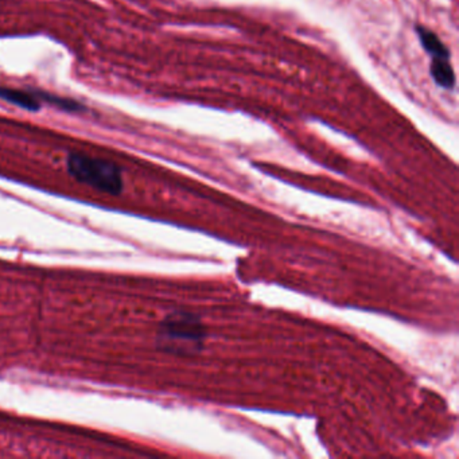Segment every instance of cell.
<instances>
[{
    "label": "cell",
    "instance_id": "6da1fadb",
    "mask_svg": "<svg viewBox=\"0 0 459 459\" xmlns=\"http://www.w3.org/2000/svg\"><path fill=\"white\" fill-rule=\"evenodd\" d=\"M205 340L206 327L201 317L183 310L166 315L156 331L158 349L179 357L198 354L204 349Z\"/></svg>",
    "mask_w": 459,
    "mask_h": 459
},
{
    "label": "cell",
    "instance_id": "7a4b0ae2",
    "mask_svg": "<svg viewBox=\"0 0 459 459\" xmlns=\"http://www.w3.org/2000/svg\"><path fill=\"white\" fill-rule=\"evenodd\" d=\"M66 170L80 183L97 192L117 195L124 186L121 169L117 165L86 153H69L66 158Z\"/></svg>",
    "mask_w": 459,
    "mask_h": 459
},
{
    "label": "cell",
    "instance_id": "3957f363",
    "mask_svg": "<svg viewBox=\"0 0 459 459\" xmlns=\"http://www.w3.org/2000/svg\"><path fill=\"white\" fill-rule=\"evenodd\" d=\"M0 98L17 105L22 110L37 112L40 110V103L38 97L36 96L30 89L29 91H22V89H15V88H7V86H0Z\"/></svg>",
    "mask_w": 459,
    "mask_h": 459
},
{
    "label": "cell",
    "instance_id": "277c9868",
    "mask_svg": "<svg viewBox=\"0 0 459 459\" xmlns=\"http://www.w3.org/2000/svg\"><path fill=\"white\" fill-rule=\"evenodd\" d=\"M416 33H418V37L421 39L423 49L428 54H431L434 58H444V59L450 58L449 49L443 45V42L440 40L439 37L435 33H432L431 30H428L423 26L416 27Z\"/></svg>",
    "mask_w": 459,
    "mask_h": 459
},
{
    "label": "cell",
    "instance_id": "5b68a950",
    "mask_svg": "<svg viewBox=\"0 0 459 459\" xmlns=\"http://www.w3.org/2000/svg\"><path fill=\"white\" fill-rule=\"evenodd\" d=\"M431 76L435 84L443 89H453L456 86V73L449 63V59L434 58L431 63Z\"/></svg>",
    "mask_w": 459,
    "mask_h": 459
},
{
    "label": "cell",
    "instance_id": "8992f818",
    "mask_svg": "<svg viewBox=\"0 0 459 459\" xmlns=\"http://www.w3.org/2000/svg\"><path fill=\"white\" fill-rule=\"evenodd\" d=\"M36 96L38 97V100H43L54 107H57L62 111L66 112H84L86 108L85 105H82L81 103H78L76 100L72 98H65V97L57 96L45 91H39V89H30Z\"/></svg>",
    "mask_w": 459,
    "mask_h": 459
}]
</instances>
